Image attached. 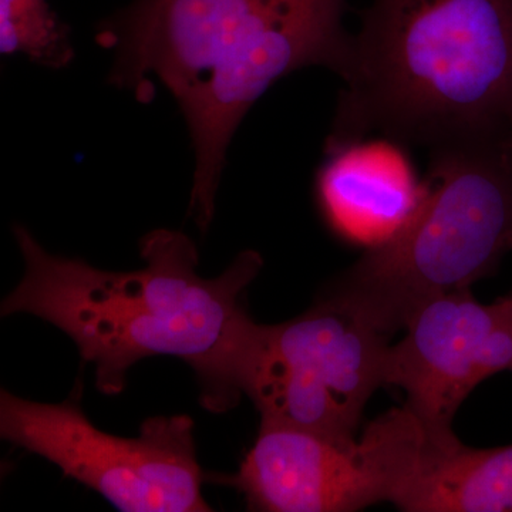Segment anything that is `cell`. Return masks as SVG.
Wrapping results in <instances>:
<instances>
[{
	"label": "cell",
	"instance_id": "5b68a950",
	"mask_svg": "<svg viewBox=\"0 0 512 512\" xmlns=\"http://www.w3.org/2000/svg\"><path fill=\"white\" fill-rule=\"evenodd\" d=\"M457 441L427 429L406 404L377 416L359 439L261 424L237 473L205 474V481L235 488L251 511H360L399 503L434 457Z\"/></svg>",
	"mask_w": 512,
	"mask_h": 512
},
{
	"label": "cell",
	"instance_id": "9c48e42d",
	"mask_svg": "<svg viewBox=\"0 0 512 512\" xmlns=\"http://www.w3.org/2000/svg\"><path fill=\"white\" fill-rule=\"evenodd\" d=\"M402 144L389 138H330L315 180L323 220L343 241L366 251L382 247L414 217L424 201Z\"/></svg>",
	"mask_w": 512,
	"mask_h": 512
},
{
	"label": "cell",
	"instance_id": "ba28073f",
	"mask_svg": "<svg viewBox=\"0 0 512 512\" xmlns=\"http://www.w3.org/2000/svg\"><path fill=\"white\" fill-rule=\"evenodd\" d=\"M390 345L386 386L406 394V406L440 437H457L454 417L471 392L512 372V291L493 303L471 289L421 306Z\"/></svg>",
	"mask_w": 512,
	"mask_h": 512
},
{
	"label": "cell",
	"instance_id": "52a82bcc",
	"mask_svg": "<svg viewBox=\"0 0 512 512\" xmlns=\"http://www.w3.org/2000/svg\"><path fill=\"white\" fill-rule=\"evenodd\" d=\"M0 436L46 458L119 511H212L202 495L194 421L184 414L150 417L130 439L97 429L74 394L50 404L3 389Z\"/></svg>",
	"mask_w": 512,
	"mask_h": 512
},
{
	"label": "cell",
	"instance_id": "30bf717a",
	"mask_svg": "<svg viewBox=\"0 0 512 512\" xmlns=\"http://www.w3.org/2000/svg\"><path fill=\"white\" fill-rule=\"evenodd\" d=\"M406 512H512V444L441 450L394 505Z\"/></svg>",
	"mask_w": 512,
	"mask_h": 512
},
{
	"label": "cell",
	"instance_id": "3957f363",
	"mask_svg": "<svg viewBox=\"0 0 512 512\" xmlns=\"http://www.w3.org/2000/svg\"><path fill=\"white\" fill-rule=\"evenodd\" d=\"M332 138L439 148L512 138V0H370Z\"/></svg>",
	"mask_w": 512,
	"mask_h": 512
},
{
	"label": "cell",
	"instance_id": "8992f818",
	"mask_svg": "<svg viewBox=\"0 0 512 512\" xmlns=\"http://www.w3.org/2000/svg\"><path fill=\"white\" fill-rule=\"evenodd\" d=\"M390 336L325 293L288 322L256 325L242 392L261 424L353 439L367 403L386 386Z\"/></svg>",
	"mask_w": 512,
	"mask_h": 512
},
{
	"label": "cell",
	"instance_id": "7a4b0ae2",
	"mask_svg": "<svg viewBox=\"0 0 512 512\" xmlns=\"http://www.w3.org/2000/svg\"><path fill=\"white\" fill-rule=\"evenodd\" d=\"M345 0H137L101 26L110 82L150 103L177 101L195 153L190 215L210 228L229 143L249 109L305 67L342 76L352 36Z\"/></svg>",
	"mask_w": 512,
	"mask_h": 512
},
{
	"label": "cell",
	"instance_id": "277c9868",
	"mask_svg": "<svg viewBox=\"0 0 512 512\" xmlns=\"http://www.w3.org/2000/svg\"><path fill=\"white\" fill-rule=\"evenodd\" d=\"M512 252V138L434 150L419 210L325 293L392 338L439 296L497 271Z\"/></svg>",
	"mask_w": 512,
	"mask_h": 512
},
{
	"label": "cell",
	"instance_id": "6da1fadb",
	"mask_svg": "<svg viewBox=\"0 0 512 512\" xmlns=\"http://www.w3.org/2000/svg\"><path fill=\"white\" fill-rule=\"evenodd\" d=\"M13 234L25 274L0 313H28L66 333L94 367L100 393L123 392L128 370L140 360L173 356L197 373L208 412L237 406L258 325L245 298L264 268L259 252H241L221 275L204 278L194 241L156 229L140 242L144 268L113 272L49 254L22 225Z\"/></svg>",
	"mask_w": 512,
	"mask_h": 512
},
{
	"label": "cell",
	"instance_id": "8fae6325",
	"mask_svg": "<svg viewBox=\"0 0 512 512\" xmlns=\"http://www.w3.org/2000/svg\"><path fill=\"white\" fill-rule=\"evenodd\" d=\"M0 52L62 69L73 60L69 29L47 0H0Z\"/></svg>",
	"mask_w": 512,
	"mask_h": 512
}]
</instances>
